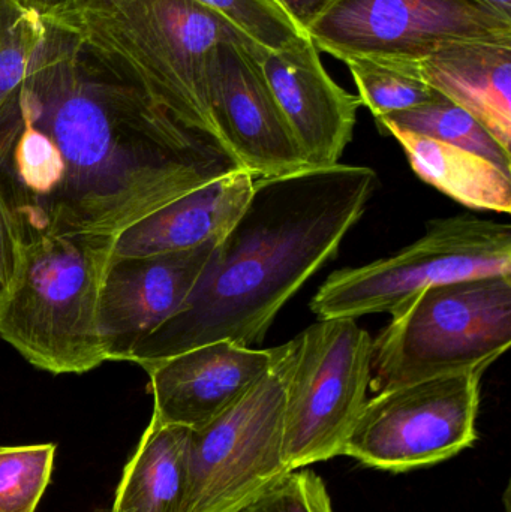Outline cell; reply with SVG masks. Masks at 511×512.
Segmentation results:
<instances>
[{"label": "cell", "mask_w": 511, "mask_h": 512, "mask_svg": "<svg viewBox=\"0 0 511 512\" xmlns=\"http://www.w3.org/2000/svg\"><path fill=\"white\" fill-rule=\"evenodd\" d=\"M372 340V393L458 373L483 375L511 345V276L429 286Z\"/></svg>", "instance_id": "5b68a950"}, {"label": "cell", "mask_w": 511, "mask_h": 512, "mask_svg": "<svg viewBox=\"0 0 511 512\" xmlns=\"http://www.w3.org/2000/svg\"><path fill=\"white\" fill-rule=\"evenodd\" d=\"M44 30L23 0H0V113L20 92Z\"/></svg>", "instance_id": "44dd1931"}, {"label": "cell", "mask_w": 511, "mask_h": 512, "mask_svg": "<svg viewBox=\"0 0 511 512\" xmlns=\"http://www.w3.org/2000/svg\"><path fill=\"white\" fill-rule=\"evenodd\" d=\"M375 120L384 134L389 129H399L431 138L483 156L511 174L510 150L504 149L500 141L473 114L441 93L434 101L422 107L399 111Z\"/></svg>", "instance_id": "d6986e66"}, {"label": "cell", "mask_w": 511, "mask_h": 512, "mask_svg": "<svg viewBox=\"0 0 511 512\" xmlns=\"http://www.w3.org/2000/svg\"><path fill=\"white\" fill-rule=\"evenodd\" d=\"M473 2L479 3V5L485 6V8L491 9L492 12L500 15V17L511 21V0H473Z\"/></svg>", "instance_id": "83f0119b"}, {"label": "cell", "mask_w": 511, "mask_h": 512, "mask_svg": "<svg viewBox=\"0 0 511 512\" xmlns=\"http://www.w3.org/2000/svg\"><path fill=\"white\" fill-rule=\"evenodd\" d=\"M56 445L0 447V512H36L53 474Z\"/></svg>", "instance_id": "7402d4cb"}, {"label": "cell", "mask_w": 511, "mask_h": 512, "mask_svg": "<svg viewBox=\"0 0 511 512\" xmlns=\"http://www.w3.org/2000/svg\"><path fill=\"white\" fill-rule=\"evenodd\" d=\"M237 512H335L326 484L308 468L288 471Z\"/></svg>", "instance_id": "cb8c5ba5"}, {"label": "cell", "mask_w": 511, "mask_h": 512, "mask_svg": "<svg viewBox=\"0 0 511 512\" xmlns=\"http://www.w3.org/2000/svg\"><path fill=\"white\" fill-rule=\"evenodd\" d=\"M114 237H41L26 243L0 337L33 367L53 375L90 372L107 361L98 301Z\"/></svg>", "instance_id": "277c9868"}, {"label": "cell", "mask_w": 511, "mask_h": 512, "mask_svg": "<svg viewBox=\"0 0 511 512\" xmlns=\"http://www.w3.org/2000/svg\"><path fill=\"white\" fill-rule=\"evenodd\" d=\"M284 113L285 120L308 162L321 170L341 164L353 141L359 95L345 90L327 74L320 51L308 35L279 50L246 42Z\"/></svg>", "instance_id": "7c38bea8"}, {"label": "cell", "mask_w": 511, "mask_h": 512, "mask_svg": "<svg viewBox=\"0 0 511 512\" xmlns=\"http://www.w3.org/2000/svg\"><path fill=\"white\" fill-rule=\"evenodd\" d=\"M56 21L177 122L224 146L207 92L213 48L240 32L224 15L197 0H75Z\"/></svg>", "instance_id": "3957f363"}, {"label": "cell", "mask_w": 511, "mask_h": 512, "mask_svg": "<svg viewBox=\"0 0 511 512\" xmlns=\"http://www.w3.org/2000/svg\"><path fill=\"white\" fill-rule=\"evenodd\" d=\"M378 182L372 168L344 164L255 180L245 212L213 249L182 309L129 361L144 366L218 340L263 343L285 304L336 258Z\"/></svg>", "instance_id": "7a4b0ae2"}, {"label": "cell", "mask_w": 511, "mask_h": 512, "mask_svg": "<svg viewBox=\"0 0 511 512\" xmlns=\"http://www.w3.org/2000/svg\"><path fill=\"white\" fill-rule=\"evenodd\" d=\"M281 9L297 32L308 35L315 21L320 20L336 0H270Z\"/></svg>", "instance_id": "484cf974"}, {"label": "cell", "mask_w": 511, "mask_h": 512, "mask_svg": "<svg viewBox=\"0 0 511 512\" xmlns=\"http://www.w3.org/2000/svg\"><path fill=\"white\" fill-rule=\"evenodd\" d=\"M23 249V239L0 186V315L17 285Z\"/></svg>", "instance_id": "d4e9b609"}, {"label": "cell", "mask_w": 511, "mask_h": 512, "mask_svg": "<svg viewBox=\"0 0 511 512\" xmlns=\"http://www.w3.org/2000/svg\"><path fill=\"white\" fill-rule=\"evenodd\" d=\"M255 179L231 171L159 207L114 237L113 256L171 254L219 243L239 221Z\"/></svg>", "instance_id": "9a60e30c"}, {"label": "cell", "mask_w": 511, "mask_h": 512, "mask_svg": "<svg viewBox=\"0 0 511 512\" xmlns=\"http://www.w3.org/2000/svg\"><path fill=\"white\" fill-rule=\"evenodd\" d=\"M248 39L236 32L210 54L207 92L222 143L255 180L309 170Z\"/></svg>", "instance_id": "8fae6325"}, {"label": "cell", "mask_w": 511, "mask_h": 512, "mask_svg": "<svg viewBox=\"0 0 511 512\" xmlns=\"http://www.w3.org/2000/svg\"><path fill=\"white\" fill-rule=\"evenodd\" d=\"M224 15L237 30L257 44L279 50L296 41L297 32L291 21L270 0H197Z\"/></svg>", "instance_id": "603a6c76"}, {"label": "cell", "mask_w": 511, "mask_h": 512, "mask_svg": "<svg viewBox=\"0 0 511 512\" xmlns=\"http://www.w3.org/2000/svg\"><path fill=\"white\" fill-rule=\"evenodd\" d=\"M296 339L284 412L287 471L341 456L371 385L372 337L356 319H318Z\"/></svg>", "instance_id": "ba28073f"}, {"label": "cell", "mask_w": 511, "mask_h": 512, "mask_svg": "<svg viewBox=\"0 0 511 512\" xmlns=\"http://www.w3.org/2000/svg\"><path fill=\"white\" fill-rule=\"evenodd\" d=\"M216 245L111 258L98 301V328L107 361H129L146 337L182 309Z\"/></svg>", "instance_id": "4fadbf2b"}, {"label": "cell", "mask_w": 511, "mask_h": 512, "mask_svg": "<svg viewBox=\"0 0 511 512\" xmlns=\"http://www.w3.org/2000/svg\"><path fill=\"white\" fill-rule=\"evenodd\" d=\"M404 150L414 173L471 210L511 212V174L483 156L431 138L389 129Z\"/></svg>", "instance_id": "e0dca14e"}, {"label": "cell", "mask_w": 511, "mask_h": 512, "mask_svg": "<svg viewBox=\"0 0 511 512\" xmlns=\"http://www.w3.org/2000/svg\"><path fill=\"white\" fill-rule=\"evenodd\" d=\"M318 51L420 60L464 41H510L511 21L473 0H336L309 29Z\"/></svg>", "instance_id": "30bf717a"}, {"label": "cell", "mask_w": 511, "mask_h": 512, "mask_svg": "<svg viewBox=\"0 0 511 512\" xmlns=\"http://www.w3.org/2000/svg\"><path fill=\"white\" fill-rule=\"evenodd\" d=\"M282 345L255 349L218 340L144 364L153 415L162 424L198 430L239 402L276 363Z\"/></svg>", "instance_id": "5bb4252c"}, {"label": "cell", "mask_w": 511, "mask_h": 512, "mask_svg": "<svg viewBox=\"0 0 511 512\" xmlns=\"http://www.w3.org/2000/svg\"><path fill=\"white\" fill-rule=\"evenodd\" d=\"M191 429L152 417L123 469L110 512H182Z\"/></svg>", "instance_id": "ac0fdd59"}, {"label": "cell", "mask_w": 511, "mask_h": 512, "mask_svg": "<svg viewBox=\"0 0 511 512\" xmlns=\"http://www.w3.org/2000/svg\"><path fill=\"white\" fill-rule=\"evenodd\" d=\"M423 80L511 146V39L447 45L419 62Z\"/></svg>", "instance_id": "2e32d148"}, {"label": "cell", "mask_w": 511, "mask_h": 512, "mask_svg": "<svg viewBox=\"0 0 511 512\" xmlns=\"http://www.w3.org/2000/svg\"><path fill=\"white\" fill-rule=\"evenodd\" d=\"M480 373H458L399 385L366 400L341 456L368 468H429L477 441Z\"/></svg>", "instance_id": "9c48e42d"}, {"label": "cell", "mask_w": 511, "mask_h": 512, "mask_svg": "<svg viewBox=\"0 0 511 512\" xmlns=\"http://www.w3.org/2000/svg\"><path fill=\"white\" fill-rule=\"evenodd\" d=\"M511 276V228L471 215L434 219L407 248L360 267L333 271L311 310L318 319L390 313L429 286L482 276Z\"/></svg>", "instance_id": "8992f818"}, {"label": "cell", "mask_w": 511, "mask_h": 512, "mask_svg": "<svg viewBox=\"0 0 511 512\" xmlns=\"http://www.w3.org/2000/svg\"><path fill=\"white\" fill-rule=\"evenodd\" d=\"M42 20H59L74 6L75 0H23Z\"/></svg>", "instance_id": "4316f807"}, {"label": "cell", "mask_w": 511, "mask_h": 512, "mask_svg": "<svg viewBox=\"0 0 511 512\" xmlns=\"http://www.w3.org/2000/svg\"><path fill=\"white\" fill-rule=\"evenodd\" d=\"M342 62L353 75L362 105L375 119L422 107L440 95L423 80L419 62L374 56L347 57Z\"/></svg>", "instance_id": "ffe728a7"}, {"label": "cell", "mask_w": 511, "mask_h": 512, "mask_svg": "<svg viewBox=\"0 0 511 512\" xmlns=\"http://www.w3.org/2000/svg\"><path fill=\"white\" fill-rule=\"evenodd\" d=\"M297 339L224 414L191 430L182 512H237L287 471L284 412Z\"/></svg>", "instance_id": "52a82bcc"}, {"label": "cell", "mask_w": 511, "mask_h": 512, "mask_svg": "<svg viewBox=\"0 0 511 512\" xmlns=\"http://www.w3.org/2000/svg\"><path fill=\"white\" fill-rule=\"evenodd\" d=\"M42 21L26 80L0 113V186L23 245L116 237L242 170L222 144L177 122L96 59L71 27Z\"/></svg>", "instance_id": "6da1fadb"}]
</instances>
